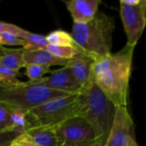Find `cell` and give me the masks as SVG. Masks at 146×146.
Returning a JSON list of instances; mask_svg holds the SVG:
<instances>
[{
	"instance_id": "19",
	"label": "cell",
	"mask_w": 146,
	"mask_h": 146,
	"mask_svg": "<svg viewBox=\"0 0 146 146\" xmlns=\"http://www.w3.org/2000/svg\"><path fill=\"white\" fill-rule=\"evenodd\" d=\"M27 44V42L14 35V34H11V33H0V45L1 46H3V45H12V46H16V45H19V46H25Z\"/></svg>"
},
{
	"instance_id": "6",
	"label": "cell",
	"mask_w": 146,
	"mask_h": 146,
	"mask_svg": "<svg viewBox=\"0 0 146 146\" xmlns=\"http://www.w3.org/2000/svg\"><path fill=\"white\" fill-rule=\"evenodd\" d=\"M54 128L59 146L96 142L92 127L80 116L68 118Z\"/></svg>"
},
{
	"instance_id": "28",
	"label": "cell",
	"mask_w": 146,
	"mask_h": 146,
	"mask_svg": "<svg viewBox=\"0 0 146 146\" xmlns=\"http://www.w3.org/2000/svg\"><path fill=\"white\" fill-rule=\"evenodd\" d=\"M93 146H101V145H98V144H97V143H95Z\"/></svg>"
},
{
	"instance_id": "26",
	"label": "cell",
	"mask_w": 146,
	"mask_h": 146,
	"mask_svg": "<svg viewBox=\"0 0 146 146\" xmlns=\"http://www.w3.org/2000/svg\"><path fill=\"white\" fill-rule=\"evenodd\" d=\"M6 50H7V48H5L4 46H1V45H0V58L4 55Z\"/></svg>"
},
{
	"instance_id": "10",
	"label": "cell",
	"mask_w": 146,
	"mask_h": 146,
	"mask_svg": "<svg viewBox=\"0 0 146 146\" xmlns=\"http://www.w3.org/2000/svg\"><path fill=\"white\" fill-rule=\"evenodd\" d=\"M74 23H86L92 21L98 12L99 0L64 1Z\"/></svg>"
},
{
	"instance_id": "7",
	"label": "cell",
	"mask_w": 146,
	"mask_h": 146,
	"mask_svg": "<svg viewBox=\"0 0 146 146\" xmlns=\"http://www.w3.org/2000/svg\"><path fill=\"white\" fill-rule=\"evenodd\" d=\"M137 144L134 123L126 106H115V118L104 146H133Z\"/></svg>"
},
{
	"instance_id": "17",
	"label": "cell",
	"mask_w": 146,
	"mask_h": 146,
	"mask_svg": "<svg viewBox=\"0 0 146 146\" xmlns=\"http://www.w3.org/2000/svg\"><path fill=\"white\" fill-rule=\"evenodd\" d=\"M44 49L47 50L54 56L62 59H65V60H69L73 58L74 56H75L76 55L81 52H84L78 46L77 47H62V46H55L51 44H47L46 46L44 47Z\"/></svg>"
},
{
	"instance_id": "29",
	"label": "cell",
	"mask_w": 146,
	"mask_h": 146,
	"mask_svg": "<svg viewBox=\"0 0 146 146\" xmlns=\"http://www.w3.org/2000/svg\"><path fill=\"white\" fill-rule=\"evenodd\" d=\"M133 146H139V145H138V144H136L135 145H133Z\"/></svg>"
},
{
	"instance_id": "23",
	"label": "cell",
	"mask_w": 146,
	"mask_h": 146,
	"mask_svg": "<svg viewBox=\"0 0 146 146\" xmlns=\"http://www.w3.org/2000/svg\"><path fill=\"white\" fill-rule=\"evenodd\" d=\"M23 133L13 143L14 146H36L34 144H33L29 139H27Z\"/></svg>"
},
{
	"instance_id": "16",
	"label": "cell",
	"mask_w": 146,
	"mask_h": 146,
	"mask_svg": "<svg viewBox=\"0 0 146 146\" xmlns=\"http://www.w3.org/2000/svg\"><path fill=\"white\" fill-rule=\"evenodd\" d=\"M48 44L62 47H77L72 35L63 30H55L45 36Z\"/></svg>"
},
{
	"instance_id": "11",
	"label": "cell",
	"mask_w": 146,
	"mask_h": 146,
	"mask_svg": "<svg viewBox=\"0 0 146 146\" xmlns=\"http://www.w3.org/2000/svg\"><path fill=\"white\" fill-rule=\"evenodd\" d=\"M93 62L94 59L92 56L86 53L81 52L69 59L65 66L71 70L80 86L84 87L91 80L92 67Z\"/></svg>"
},
{
	"instance_id": "30",
	"label": "cell",
	"mask_w": 146,
	"mask_h": 146,
	"mask_svg": "<svg viewBox=\"0 0 146 146\" xmlns=\"http://www.w3.org/2000/svg\"><path fill=\"white\" fill-rule=\"evenodd\" d=\"M9 146H14V145H13V144H12V145H9Z\"/></svg>"
},
{
	"instance_id": "4",
	"label": "cell",
	"mask_w": 146,
	"mask_h": 146,
	"mask_svg": "<svg viewBox=\"0 0 146 146\" xmlns=\"http://www.w3.org/2000/svg\"><path fill=\"white\" fill-rule=\"evenodd\" d=\"M68 93L44 86L40 80L17 83L0 82V104L27 113L32 109Z\"/></svg>"
},
{
	"instance_id": "5",
	"label": "cell",
	"mask_w": 146,
	"mask_h": 146,
	"mask_svg": "<svg viewBox=\"0 0 146 146\" xmlns=\"http://www.w3.org/2000/svg\"><path fill=\"white\" fill-rule=\"evenodd\" d=\"M80 110L79 93L68 94L49 100L26 113L31 127H55L68 118L78 116Z\"/></svg>"
},
{
	"instance_id": "3",
	"label": "cell",
	"mask_w": 146,
	"mask_h": 146,
	"mask_svg": "<svg viewBox=\"0 0 146 146\" xmlns=\"http://www.w3.org/2000/svg\"><path fill=\"white\" fill-rule=\"evenodd\" d=\"M115 19L104 12L86 23H74L72 37L76 45L94 61L111 54Z\"/></svg>"
},
{
	"instance_id": "8",
	"label": "cell",
	"mask_w": 146,
	"mask_h": 146,
	"mask_svg": "<svg viewBox=\"0 0 146 146\" xmlns=\"http://www.w3.org/2000/svg\"><path fill=\"white\" fill-rule=\"evenodd\" d=\"M120 15L127 38V44L136 45L146 27V10L140 3L129 6L120 3Z\"/></svg>"
},
{
	"instance_id": "22",
	"label": "cell",
	"mask_w": 146,
	"mask_h": 146,
	"mask_svg": "<svg viewBox=\"0 0 146 146\" xmlns=\"http://www.w3.org/2000/svg\"><path fill=\"white\" fill-rule=\"evenodd\" d=\"M22 30H23L22 28H21L14 24L0 21V33H9L14 34L20 38Z\"/></svg>"
},
{
	"instance_id": "25",
	"label": "cell",
	"mask_w": 146,
	"mask_h": 146,
	"mask_svg": "<svg viewBox=\"0 0 146 146\" xmlns=\"http://www.w3.org/2000/svg\"><path fill=\"white\" fill-rule=\"evenodd\" d=\"M96 142H86V143H80V144H73V145H67L63 146H93Z\"/></svg>"
},
{
	"instance_id": "24",
	"label": "cell",
	"mask_w": 146,
	"mask_h": 146,
	"mask_svg": "<svg viewBox=\"0 0 146 146\" xmlns=\"http://www.w3.org/2000/svg\"><path fill=\"white\" fill-rule=\"evenodd\" d=\"M120 3H122L129 6H136L140 3V0H121Z\"/></svg>"
},
{
	"instance_id": "12",
	"label": "cell",
	"mask_w": 146,
	"mask_h": 146,
	"mask_svg": "<svg viewBox=\"0 0 146 146\" xmlns=\"http://www.w3.org/2000/svg\"><path fill=\"white\" fill-rule=\"evenodd\" d=\"M23 59L27 64H38V65H45V66H62L64 67L68 60L59 58L53 54H51L47 50L42 47L30 48L24 50L23 49Z\"/></svg>"
},
{
	"instance_id": "21",
	"label": "cell",
	"mask_w": 146,
	"mask_h": 146,
	"mask_svg": "<svg viewBox=\"0 0 146 146\" xmlns=\"http://www.w3.org/2000/svg\"><path fill=\"white\" fill-rule=\"evenodd\" d=\"M19 72L9 70L0 65V82L3 83H17L20 80L17 79Z\"/></svg>"
},
{
	"instance_id": "1",
	"label": "cell",
	"mask_w": 146,
	"mask_h": 146,
	"mask_svg": "<svg viewBox=\"0 0 146 146\" xmlns=\"http://www.w3.org/2000/svg\"><path fill=\"white\" fill-rule=\"evenodd\" d=\"M134 48L127 44L120 51L95 60L92 67V80L115 106L127 105Z\"/></svg>"
},
{
	"instance_id": "27",
	"label": "cell",
	"mask_w": 146,
	"mask_h": 146,
	"mask_svg": "<svg viewBox=\"0 0 146 146\" xmlns=\"http://www.w3.org/2000/svg\"><path fill=\"white\" fill-rule=\"evenodd\" d=\"M140 4L146 10V0H140Z\"/></svg>"
},
{
	"instance_id": "15",
	"label": "cell",
	"mask_w": 146,
	"mask_h": 146,
	"mask_svg": "<svg viewBox=\"0 0 146 146\" xmlns=\"http://www.w3.org/2000/svg\"><path fill=\"white\" fill-rule=\"evenodd\" d=\"M0 65L9 70L19 72L20 68L27 66L23 59V49L7 48L4 55L0 58Z\"/></svg>"
},
{
	"instance_id": "20",
	"label": "cell",
	"mask_w": 146,
	"mask_h": 146,
	"mask_svg": "<svg viewBox=\"0 0 146 146\" xmlns=\"http://www.w3.org/2000/svg\"><path fill=\"white\" fill-rule=\"evenodd\" d=\"M22 130H10L0 132V146L11 145L22 133Z\"/></svg>"
},
{
	"instance_id": "9",
	"label": "cell",
	"mask_w": 146,
	"mask_h": 146,
	"mask_svg": "<svg viewBox=\"0 0 146 146\" xmlns=\"http://www.w3.org/2000/svg\"><path fill=\"white\" fill-rule=\"evenodd\" d=\"M40 81L44 86L50 89L68 94L79 93L82 88L75 80L71 70L66 66L50 71V75L42 78Z\"/></svg>"
},
{
	"instance_id": "18",
	"label": "cell",
	"mask_w": 146,
	"mask_h": 146,
	"mask_svg": "<svg viewBox=\"0 0 146 146\" xmlns=\"http://www.w3.org/2000/svg\"><path fill=\"white\" fill-rule=\"evenodd\" d=\"M50 67L38 64H27L25 67V74L29 80L36 81L44 78V75L50 73Z\"/></svg>"
},
{
	"instance_id": "2",
	"label": "cell",
	"mask_w": 146,
	"mask_h": 146,
	"mask_svg": "<svg viewBox=\"0 0 146 146\" xmlns=\"http://www.w3.org/2000/svg\"><path fill=\"white\" fill-rule=\"evenodd\" d=\"M78 116L92 127L96 143L104 146L109 138L115 113V105L92 80L79 92Z\"/></svg>"
},
{
	"instance_id": "13",
	"label": "cell",
	"mask_w": 146,
	"mask_h": 146,
	"mask_svg": "<svg viewBox=\"0 0 146 146\" xmlns=\"http://www.w3.org/2000/svg\"><path fill=\"white\" fill-rule=\"evenodd\" d=\"M29 128L26 113L11 110L0 104V132L10 130L26 131Z\"/></svg>"
},
{
	"instance_id": "14",
	"label": "cell",
	"mask_w": 146,
	"mask_h": 146,
	"mask_svg": "<svg viewBox=\"0 0 146 146\" xmlns=\"http://www.w3.org/2000/svg\"><path fill=\"white\" fill-rule=\"evenodd\" d=\"M23 135L36 146H59L54 127H31Z\"/></svg>"
}]
</instances>
